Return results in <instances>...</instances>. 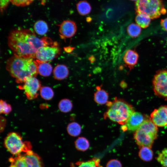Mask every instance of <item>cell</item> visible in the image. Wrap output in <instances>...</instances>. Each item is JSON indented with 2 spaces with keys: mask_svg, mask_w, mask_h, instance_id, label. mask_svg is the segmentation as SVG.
<instances>
[{
  "mask_svg": "<svg viewBox=\"0 0 167 167\" xmlns=\"http://www.w3.org/2000/svg\"><path fill=\"white\" fill-rule=\"evenodd\" d=\"M7 43L14 55L34 58L39 48L53 44L49 38L44 37L39 39L31 30L20 28H15L10 32Z\"/></svg>",
  "mask_w": 167,
  "mask_h": 167,
  "instance_id": "cell-1",
  "label": "cell"
},
{
  "mask_svg": "<svg viewBox=\"0 0 167 167\" xmlns=\"http://www.w3.org/2000/svg\"><path fill=\"white\" fill-rule=\"evenodd\" d=\"M34 58H24L14 55L6 62V69L17 83H23L28 78L38 74Z\"/></svg>",
  "mask_w": 167,
  "mask_h": 167,
  "instance_id": "cell-2",
  "label": "cell"
},
{
  "mask_svg": "<svg viewBox=\"0 0 167 167\" xmlns=\"http://www.w3.org/2000/svg\"><path fill=\"white\" fill-rule=\"evenodd\" d=\"M108 109L104 114L105 119L121 125L126 124L127 120L135 112L133 106L123 100L116 97L112 101L106 104Z\"/></svg>",
  "mask_w": 167,
  "mask_h": 167,
  "instance_id": "cell-3",
  "label": "cell"
},
{
  "mask_svg": "<svg viewBox=\"0 0 167 167\" xmlns=\"http://www.w3.org/2000/svg\"><path fill=\"white\" fill-rule=\"evenodd\" d=\"M157 126L150 118H145L144 121L135 131L134 138L139 148L143 146L151 148L154 140L157 138Z\"/></svg>",
  "mask_w": 167,
  "mask_h": 167,
  "instance_id": "cell-4",
  "label": "cell"
},
{
  "mask_svg": "<svg viewBox=\"0 0 167 167\" xmlns=\"http://www.w3.org/2000/svg\"><path fill=\"white\" fill-rule=\"evenodd\" d=\"M135 10L136 14H146L152 19H157L166 12L162 0H137Z\"/></svg>",
  "mask_w": 167,
  "mask_h": 167,
  "instance_id": "cell-5",
  "label": "cell"
},
{
  "mask_svg": "<svg viewBox=\"0 0 167 167\" xmlns=\"http://www.w3.org/2000/svg\"><path fill=\"white\" fill-rule=\"evenodd\" d=\"M4 144L7 150L14 155L31 150L32 147L29 142L23 141L22 137L15 132L8 134L4 139Z\"/></svg>",
  "mask_w": 167,
  "mask_h": 167,
  "instance_id": "cell-6",
  "label": "cell"
},
{
  "mask_svg": "<svg viewBox=\"0 0 167 167\" xmlns=\"http://www.w3.org/2000/svg\"><path fill=\"white\" fill-rule=\"evenodd\" d=\"M10 167H42L41 160L32 150L9 159Z\"/></svg>",
  "mask_w": 167,
  "mask_h": 167,
  "instance_id": "cell-7",
  "label": "cell"
},
{
  "mask_svg": "<svg viewBox=\"0 0 167 167\" xmlns=\"http://www.w3.org/2000/svg\"><path fill=\"white\" fill-rule=\"evenodd\" d=\"M153 91L155 95L167 100V69H161L156 72L153 80Z\"/></svg>",
  "mask_w": 167,
  "mask_h": 167,
  "instance_id": "cell-8",
  "label": "cell"
},
{
  "mask_svg": "<svg viewBox=\"0 0 167 167\" xmlns=\"http://www.w3.org/2000/svg\"><path fill=\"white\" fill-rule=\"evenodd\" d=\"M61 49L57 43L44 46L39 48L35 54L34 58L43 62L52 60L61 53Z\"/></svg>",
  "mask_w": 167,
  "mask_h": 167,
  "instance_id": "cell-9",
  "label": "cell"
},
{
  "mask_svg": "<svg viewBox=\"0 0 167 167\" xmlns=\"http://www.w3.org/2000/svg\"><path fill=\"white\" fill-rule=\"evenodd\" d=\"M41 88L40 81L35 77L28 78L22 85L19 87L24 91L26 97L29 100L34 99L37 97Z\"/></svg>",
  "mask_w": 167,
  "mask_h": 167,
  "instance_id": "cell-10",
  "label": "cell"
},
{
  "mask_svg": "<svg viewBox=\"0 0 167 167\" xmlns=\"http://www.w3.org/2000/svg\"><path fill=\"white\" fill-rule=\"evenodd\" d=\"M150 118L157 126H167V105L161 106L155 109L151 114Z\"/></svg>",
  "mask_w": 167,
  "mask_h": 167,
  "instance_id": "cell-11",
  "label": "cell"
},
{
  "mask_svg": "<svg viewBox=\"0 0 167 167\" xmlns=\"http://www.w3.org/2000/svg\"><path fill=\"white\" fill-rule=\"evenodd\" d=\"M77 26L73 21L66 20L59 25V32L62 38H69L73 36L77 31Z\"/></svg>",
  "mask_w": 167,
  "mask_h": 167,
  "instance_id": "cell-12",
  "label": "cell"
},
{
  "mask_svg": "<svg viewBox=\"0 0 167 167\" xmlns=\"http://www.w3.org/2000/svg\"><path fill=\"white\" fill-rule=\"evenodd\" d=\"M145 118L141 113L134 112L130 116L125 125L127 130L135 131L144 121Z\"/></svg>",
  "mask_w": 167,
  "mask_h": 167,
  "instance_id": "cell-13",
  "label": "cell"
},
{
  "mask_svg": "<svg viewBox=\"0 0 167 167\" xmlns=\"http://www.w3.org/2000/svg\"><path fill=\"white\" fill-rule=\"evenodd\" d=\"M139 58V55L135 50H127L123 56V59L126 65L130 70L133 69L137 64Z\"/></svg>",
  "mask_w": 167,
  "mask_h": 167,
  "instance_id": "cell-14",
  "label": "cell"
},
{
  "mask_svg": "<svg viewBox=\"0 0 167 167\" xmlns=\"http://www.w3.org/2000/svg\"><path fill=\"white\" fill-rule=\"evenodd\" d=\"M96 91L94 93V99L97 104L103 105L108 102L109 93L104 89L101 88V86L96 87Z\"/></svg>",
  "mask_w": 167,
  "mask_h": 167,
  "instance_id": "cell-15",
  "label": "cell"
},
{
  "mask_svg": "<svg viewBox=\"0 0 167 167\" xmlns=\"http://www.w3.org/2000/svg\"><path fill=\"white\" fill-rule=\"evenodd\" d=\"M38 72L41 75L45 77L49 76L52 71L51 65L47 62H43L37 59L34 60Z\"/></svg>",
  "mask_w": 167,
  "mask_h": 167,
  "instance_id": "cell-16",
  "label": "cell"
},
{
  "mask_svg": "<svg viewBox=\"0 0 167 167\" xmlns=\"http://www.w3.org/2000/svg\"><path fill=\"white\" fill-rule=\"evenodd\" d=\"M69 74L67 67L63 64H58L53 70L54 78L58 80H62L66 78Z\"/></svg>",
  "mask_w": 167,
  "mask_h": 167,
  "instance_id": "cell-17",
  "label": "cell"
},
{
  "mask_svg": "<svg viewBox=\"0 0 167 167\" xmlns=\"http://www.w3.org/2000/svg\"><path fill=\"white\" fill-rule=\"evenodd\" d=\"M151 19L148 15L142 13L137 14L135 21L141 28H145L149 25Z\"/></svg>",
  "mask_w": 167,
  "mask_h": 167,
  "instance_id": "cell-18",
  "label": "cell"
},
{
  "mask_svg": "<svg viewBox=\"0 0 167 167\" xmlns=\"http://www.w3.org/2000/svg\"><path fill=\"white\" fill-rule=\"evenodd\" d=\"M139 156L140 159L145 161H150L153 157V152L151 148L143 146L140 148Z\"/></svg>",
  "mask_w": 167,
  "mask_h": 167,
  "instance_id": "cell-19",
  "label": "cell"
},
{
  "mask_svg": "<svg viewBox=\"0 0 167 167\" xmlns=\"http://www.w3.org/2000/svg\"><path fill=\"white\" fill-rule=\"evenodd\" d=\"M77 9L79 13L82 15L89 14L92 9L91 6L87 1L82 0L76 4Z\"/></svg>",
  "mask_w": 167,
  "mask_h": 167,
  "instance_id": "cell-20",
  "label": "cell"
},
{
  "mask_svg": "<svg viewBox=\"0 0 167 167\" xmlns=\"http://www.w3.org/2000/svg\"><path fill=\"white\" fill-rule=\"evenodd\" d=\"M82 130L81 126L78 123L73 122L69 123L67 126L68 134L73 137H76L80 134Z\"/></svg>",
  "mask_w": 167,
  "mask_h": 167,
  "instance_id": "cell-21",
  "label": "cell"
},
{
  "mask_svg": "<svg viewBox=\"0 0 167 167\" xmlns=\"http://www.w3.org/2000/svg\"><path fill=\"white\" fill-rule=\"evenodd\" d=\"M34 28L36 32L40 35H43L48 32V27L47 23L42 20H39L35 22Z\"/></svg>",
  "mask_w": 167,
  "mask_h": 167,
  "instance_id": "cell-22",
  "label": "cell"
},
{
  "mask_svg": "<svg viewBox=\"0 0 167 167\" xmlns=\"http://www.w3.org/2000/svg\"><path fill=\"white\" fill-rule=\"evenodd\" d=\"M75 146L76 148L79 151H84L89 148V143L88 140L85 137H79L75 141Z\"/></svg>",
  "mask_w": 167,
  "mask_h": 167,
  "instance_id": "cell-23",
  "label": "cell"
},
{
  "mask_svg": "<svg viewBox=\"0 0 167 167\" xmlns=\"http://www.w3.org/2000/svg\"><path fill=\"white\" fill-rule=\"evenodd\" d=\"M73 104L71 101L67 98L61 100L58 104L59 110L64 113H68L73 108Z\"/></svg>",
  "mask_w": 167,
  "mask_h": 167,
  "instance_id": "cell-24",
  "label": "cell"
},
{
  "mask_svg": "<svg viewBox=\"0 0 167 167\" xmlns=\"http://www.w3.org/2000/svg\"><path fill=\"white\" fill-rule=\"evenodd\" d=\"M127 31L130 36L132 38H136L140 34L141 28L136 24L131 23L128 26Z\"/></svg>",
  "mask_w": 167,
  "mask_h": 167,
  "instance_id": "cell-25",
  "label": "cell"
},
{
  "mask_svg": "<svg viewBox=\"0 0 167 167\" xmlns=\"http://www.w3.org/2000/svg\"><path fill=\"white\" fill-rule=\"evenodd\" d=\"M40 93L41 97L46 100H49L53 97L54 93L51 88L48 86L41 87Z\"/></svg>",
  "mask_w": 167,
  "mask_h": 167,
  "instance_id": "cell-26",
  "label": "cell"
},
{
  "mask_svg": "<svg viewBox=\"0 0 167 167\" xmlns=\"http://www.w3.org/2000/svg\"><path fill=\"white\" fill-rule=\"evenodd\" d=\"M99 160L93 158L86 161H79L75 163L77 167H100Z\"/></svg>",
  "mask_w": 167,
  "mask_h": 167,
  "instance_id": "cell-27",
  "label": "cell"
},
{
  "mask_svg": "<svg viewBox=\"0 0 167 167\" xmlns=\"http://www.w3.org/2000/svg\"><path fill=\"white\" fill-rule=\"evenodd\" d=\"M156 159L162 167H167V148L158 153Z\"/></svg>",
  "mask_w": 167,
  "mask_h": 167,
  "instance_id": "cell-28",
  "label": "cell"
},
{
  "mask_svg": "<svg viewBox=\"0 0 167 167\" xmlns=\"http://www.w3.org/2000/svg\"><path fill=\"white\" fill-rule=\"evenodd\" d=\"M0 105V112L1 113L7 114L11 111L12 108L11 105L7 103L6 101L1 100Z\"/></svg>",
  "mask_w": 167,
  "mask_h": 167,
  "instance_id": "cell-29",
  "label": "cell"
},
{
  "mask_svg": "<svg viewBox=\"0 0 167 167\" xmlns=\"http://www.w3.org/2000/svg\"><path fill=\"white\" fill-rule=\"evenodd\" d=\"M34 0H11L10 2L18 6H24L30 5Z\"/></svg>",
  "mask_w": 167,
  "mask_h": 167,
  "instance_id": "cell-30",
  "label": "cell"
},
{
  "mask_svg": "<svg viewBox=\"0 0 167 167\" xmlns=\"http://www.w3.org/2000/svg\"><path fill=\"white\" fill-rule=\"evenodd\" d=\"M106 167H122L120 162L116 159H112L107 163Z\"/></svg>",
  "mask_w": 167,
  "mask_h": 167,
  "instance_id": "cell-31",
  "label": "cell"
},
{
  "mask_svg": "<svg viewBox=\"0 0 167 167\" xmlns=\"http://www.w3.org/2000/svg\"><path fill=\"white\" fill-rule=\"evenodd\" d=\"M11 0H0V11L3 12L6 9Z\"/></svg>",
  "mask_w": 167,
  "mask_h": 167,
  "instance_id": "cell-32",
  "label": "cell"
},
{
  "mask_svg": "<svg viewBox=\"0 0 167 167\" xmlns=\"http://www.w3.org/2000/svg\"><path fill=\"white\" fill-rule=\"evenodd\" d=\"M160 24L163 30L167 32V17L161 19Z\"/></svg>",
  "mask_w": 167,
  "mask_h": 167,
  "instance_id": "cell-33",
  "label": "cell"
},
{
  "mask_svg": "<svg viewBox=\"0 0 167 167\" xmlns=\"http://www.w3.org/2000/svg\"><path fill=\"white\" fill-rule=\"evenodd\" d=\"M75 49L74 47L68 46L65 47L64 49L65 51L68 53H70L71 52Z\"/></svg>",
  "mask_w": 167,
  "mask_h": 167,
  "instance_id": "cell-34",
  "label": "cell"
},
{
  "mask_svg": "<svg viewBox=\"0 0 167 167\" xmlns=\"http://www.w3.org/2000/svg\"><path fill=\"white\" fill-rule=\"evenodd\" d=\"M88 60L91 63H93L95 61L96 58L94 56L92 55L89 57Z\"/></svg>",
  "mask_w": 167,
  "mask_h": 167,
  "instance_id": "cell-35",
  "label": "cell"
},
{
  "mask_svg": "<svg viewBox=\"0 0 167 167\" xmlns=\"http://www.w3.org/2000/svg\"><path fill=\"white\" fill-rule=\"evenodd\" d=\"M71 167H77L75 165H74L73 163H71L70 164Z\"/></svg>",
  "mask_w": 167,
  "mask_h": 167,
  "instance_id": "cell-36",
  "label": "cell"
},
{
  "mask_svg": "<svg viewBox=\"0 0 167 167\" xmlns=\"http://www.w3.org/2000/svg\"><path fill=\"white\" fill-rule=\"evenodd\" d=\"M132 0V1H137V0Z\"/></svg>",
  "mask_w": 167,
  "mask_h": 167,
  "instance_id": "cell-37",
  "label": "cell"
}]
</instances>
